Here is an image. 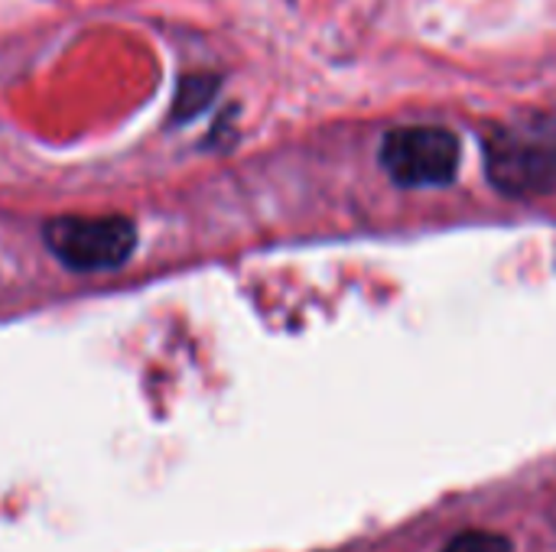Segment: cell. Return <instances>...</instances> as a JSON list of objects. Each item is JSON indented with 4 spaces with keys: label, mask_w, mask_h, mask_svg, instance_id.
<instances>
[{
    "label": "cell",
    "mask_w": 556,
    "mask_h": 552,
    "mask_svg": "<svg viewBox=\"0 0 556 552\" xmlns=\"http://www.w3.org/2000/svg\"><path fill=\"white\" fill-rule=\"evenodd\" d=\"M485 172L492 185L515 198L556 189V124L531 117L485 137Z\"/></svg>",
    "instance_id": "cell-1"
},
{
    "label": "cell",
    "mask_w": 556,
    "mask_h": 552,
    "mask_svg": "<svg viewBox=\"0 0 556 552\" xmlns=\"http://www.w3.org/2000/svg\"><path fill=\"white\" fill-rule=\"evenodd\" d=\"M42 238L52 257L78 273L117 270L137 247V228L124 215H59Z\"/></svg>",
    "instance_id": "cell-2"
},
{
    "label": "cell",
    "mask_w": 556,
    "mask_h": 552,
    "mask_svg": "<svg viewBox=\"0 0 556 552\" xmlns=\"http://www.w3.org/2000/svg\"><path fill=\"white\" fill-rule=\"evenodd\" d=\"M381 163L397 185H446L459 172V137L446 127H397L381 140Z\"/></svg>",
    "instance_id": "cell-3"
},
{
    "label": "cell",
    "mask_w": 556,
    "mask_h": 552,
    "mask_svg": "<svg viewBox=\"0 0 556 552\" xmlns=\"http://www.w3.org/2000/svg\"><path fill=\"white\" fill-rule=\"evenodd\" d=\"M218 91V78L215 75H189L182 78L176 101H173V120H192L195 114H202L208 107V101Z\"/></svg>",
    "instance_id": "cell-4"
},
{
    "label": "cell",
    "mask_w": 556,
    "mask_h": 552,
    "mask_svg": "<svg viewBox=\"0 0 556 552\" xmlns=\"http://www.w3.org/2000/svg\"><path fill=\"white\" fill-rule=\"evenodd\" d=\"M440 552H515L511 540L492 530H466L459 537H453Z\"/></svg>",
    "instance_id": "cell-5"
}]
</instances>
